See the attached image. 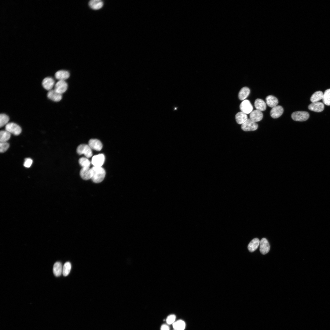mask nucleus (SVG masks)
I'll return each mask as SVG.
<instances>
[{
	"mask_svg": "<svg viewBox=\"0 0 330 330\" xmlns=\"http://www.w3.org/2000/svg\"><path fill=\"white\" fill-rule=\"evenodd\" d=\"M263 116L261 111L256 109L252 111L250 115V119L252 121L256 122L261 120Z\"/></svg>",
	"mask_w": 330,
	"mask_h": 330,
	"instance_id": "obj_16",
	"label": "nucleus"
},
{
	"mask_svg": "<svg viewBox=\"0 0 330 330\" xmlns=\"http://www.w3.org/2000/svg\"><path fill=\"white\" fill-rule=\"evenodd\" d=\"M11 134L6 130H2L0 132V142H7L10 139Z\"/></svg>",
	"mask_w": 330,
	"mask_h": 330,
	"instance_id": "obj_27",
	"label": "nucleus"
},
{
	"mask_svg": "<svg viewBox=\"0 0 330 330\" xmlns=\"http://www.w3.org/2000/svg\"><path fill=\"white\" fill-rule=\"evenodd\" d=\"M235 119L237 123L239 124H242L248 119L247 114L240 112L237 113L235 115Z\"/></svg>",
	"mask_w": 330,
	"mask_h": 330,
	"instance_id": "obj_18",
	"label": "nucleus"
},
{
	"mask_svg": "<svg viewBox=\"0 0 330 330\" xmlns=\"http://www.w3.org/2000/svg\"><path fill=\"white\" fill-rule=\"evenodd\" d=\"M9 146V143L7 142H0V152L1 153L5 152L8 149Z\"/></svg>",
	"mask_w": 330,
	"mask_h": 330,
	"instance_id": "obj_32",
	"label": "nucleus"
},
{
	"mask_svg": "<svg viewBox=\"0 0 330 330\" xmlns=\"http://www.w3.org/2000/svg\"><path fill=\"white\" fill-rule=\"evenodd\" d=\"M160 330H170V328L168 325L164 324L161 326Z\"/></svg>",
	"mask_w": 330,
	"mask_h": 330,
	"instance_id": "obj_35",
	"label": "nucleus"
},
{
	"mask_svg": "<svg viewBox=\"0 0 330 330\" xmlns=\"http://www.w3.org/2000/svg\"><path fill=\"white\" fill-rule=\"evenodd\" d=\"M323 95V93L321 91H317L311 96L310 98V101L312 103L317 102L322 99Z\"/></svg>",
	"mask_w": 330,
	"mask_h": 330,
	"instance_id": "obj_26",
	"label": "nucleus"
},
{
	"mask_svg": "<svg viewBox=\"0 0 330 330\" xmlns=\"http://www.w3.org/2000/svg\"><path fill=\"white\" fill-rule=\"evenodd\" d=\"M322 101L327 105H330V89L326 90L323 94Z\"/></svg>",
	"mask_w": 330,
	"mask_h": 330,
	"instance_id": "obj_28",
	"label": "nucleus"
},
{
	"mask_svg": "<svg viewBox=\"0 0 330 330\" xmlns=\"http://www.w3.org/2000/svg\"><path fill=\"white\" fill-rule=\"evenodd\" d=\"M33 162L32 160L30 158H27L25 159L24 163V166L27 168L30 167L31 165Z\"/></svg>",
	"mask_w": 330,
	"mask_h": 330,
	"instance_id": "obj_34",
	"label": "nucleus"
},
{
	"mask_svg": "<svg viewBox=\"0 0 330 330\" xmlns=\"http://www.w3.org/2000/svg\"><path fill=\"white\" fill-rule=\"evenodd\" d=\"M172 325L174 330H184L185 328L186 324L184 321L179 320L175 321L172 324Z\"/></svg>",
	"mask_w": 330,
	"mask_h": 330,
	"instance_id": "obj_25",
	"label": "nucleus"
},
{
	"mask_svg": "<svg viewBox=\"0 0 330 330\" xmlns=\"http://www.w3.org/2000/svg\"><path fill=\"white\" fill-rule=\"evenodd\" d=\"M80 174L81 177L84 180H88L91 179L93 175L91 168L89 167H82L80 170Z\"/></svg>",
	"mask_w": 330,
	"mask_h": 330,
	"instance_id": "obj_10",
	"label": "nucleus"
},
{
	"mask_svg": "<svg viewBox=\"0 0 330 330\" xmlns=\"http://www.w3.org/2000/svg\"><path fill=\"white\" fill-rule=\"evenodd\" d=\"M80 165L82 167H89L90 162L89 160L85 157H81L79 160Z\"/></svg>",
	"mask_w": 330,
	"mask_h": 330,
	"instance_id": "obj_31",
	"label": "nucleus"
},
{
	"mask_svg": "<svg viewBox=\"0 0 330 330\" xmlns=\"http://www.w3.org/2000/svg\"><path fill=\"white\" fill-rule=\"evenodd\" d=\"M266 100L267 105L272 108L277 106L278 103L277 99L272 95L267 96Z\"/></svg>",
	"mask_w": 330,
	"mask_h": 330,
	"instance_id": "obj_20",
	"label": "nucleus"
},
{
	"mask_svg": "<svg viewBox=\"0 0 330 330\" xmlns=\"http://www.w3.org/2000/svg\"><path fill=\"white\" fill-rule=\"evenodd\" d=\"M250 93V89L247 87H243L238 94V97L240 100H244L249 95Z\"/></svg>",
	"mask_w": 330,
	"mask_h": 330,
	"instance_id": "obj_24",
	"label": "nucleus"
},
{
	"mask_svg": "<svg viewBox=\"0 0 330 330\" xmlns=\"http://www.w3.org/2000/svg\"><path fill=\"white\" fill-rule=\"evenodd\" d=\"M254 105L256 109L261 111L266 110V105L265 101L261 99L258 98L255 100Z\"/></svg>",
	"mask_w": 330,
	"mask_h": 330,
	"instance_id": "obj_22",
	"label": "nucleus"
},
{
	"mask_svg": "<svg viewBox=\"0 0 330 330\" xmlns=\"http://www.w3.org/2000/svg\"><path fill=\"white\" fill-rule=\"evenodd\" d=\"M68 87V84L64 80H59L55 84L54 90L58 93L62 94L67 90Z\"/></svg>",
	"mask_w": 330,
	"mask_h": 330,
	"instance_id": "obj_7",
	"label": "nucleus"
},
{
	"mask_svg": "<svg viewBox=\"0 0 330 330\" xmlns=\"http://www.w3.org/2000/svg\"><path fill=\"white\" fill-rule=\"evenodd\" d=\"M240 108L241 112L246 114L250 113L253 109L251 104L248 100H244L242 101L240 105Z\"/></svg>",
	"mask_w": 330,
	"mask_h": 330,
	"instance_id": "obj_6",
	"label": "nucleus"
},
{
	"mask_svg": "<svg viewBox=\"0 0 330 330\" xmlns=\"http://www.w3.org/2000/svg\"><path fill=\"white\" fill-rule=\"evenodd\" d=\"M260 242L258 239L257 238L252 240L248 246L249 251L251 252H253L256 250L259 245Z\"/></svg>",
	"mask_w": 330,
	"mask_h": 330,
	"instance_id": "obj_21",
	"label": "nucleus"
},
{
	"mask_svg": "<svg viewBox=\"0 0 330 330\" xmlns=\"http://www.w3.org/2000/svg\"><path fill=\"white\" fill-rule=\"evenodd\" d=\"M93 175L91 178L94 183H99L104 180L105 175V171L101 167L94 166L91 168Z\"/></svg>",
	"mask_w": 330,
	"mask_h": 330,
	"instance_id": "obj_1",
	"label": "nucleus"
},
{
	"mask_svg": "<svg viewBox=\"0 0 330 330\" xmlns=\"http://www.w3.org/2000/svg\"><path fill=\"white\" fill-rule=\"evenodd\" d=\"M176 317L175 315L172 314L169 315L166 319L167 323L168 325L173 324L175 321Z\"/></svg>",
	"mask_w": 330,
	"mask_h": 330,
	"instance_id": "obj_33",
	"label": "nucleus"
},
{
	"mask_svg": "<svg viewBox=\"0 0 330 330\" xmlns=\"http://www.w3.org/2000/svg\"><path fill=\"white\" fill-rule=\"evenodd\" d=\"M89 5L92 9L97 10L102 7L103 2L100 0H91L89 1Z\"/></svg>",
	"mask_w": 330,
	"mask_h": 330,
	"instance_id": "obj_23",
	"label": "nucleus"
},
{
	"mask_svg": "<svg viewBox=\"0 0 330 330\" xmlns=\"http://www.w3.org/2000/svg\"><path fill=\"white\" fill-rule=\"evenodd\" d=\"M173 330H175L174 329Z\"/></svg>",
	"mask_w": 330,
	"mask_h": 330,
	"instance_id": "obj_36",
	"label": "nucleus"
},
{
	"mask_svg": "<svg viewBox=\"0 0 330 330\" xmlns=\"http://www.w3.org/2000/svg\"><path fill=\"white\" fill-rule=\"evenodd\" d=\"M71 268V263L67 262H65L63 268L62 274L64 276H67L69 273Z\"/></svg>",
	"mask_w": 330,
	"mask_h": 330,
	"instance_id": "obj_29",
	"label": "nucleus"
},
{
	"mask_svg": "<svg viewBox=\"0 0 330 330\" xmlns=\"http://www.w3.org/2000/svg\"><path fill=\"white\" fill-rule=\"evenodd\" d=\"M291 117L292 119L295 121H304L309 118V114L308 112L305 111H296L292 113Z\"/></svg>",
	"mask_w": 330,
	"mask_h": 330,
	"instance_id": "obj_3",
	"label": "nucleus"
},
{
	"mask_svg": "<svg viewBox=\"0 0 330 330\" xmlns=\"http://www.w3.org/2000/svg\"><path fill=\"white\" fill-rule=\"evenodd\" d=\"M105 160L104 155L101 154L94 156L92 159L91 163L94 166L101 167L104 164Z\"/></svg>",
	"mask_w": 330,
	"mask_h": 330,
	"instance_id": "obj_8",
	"label": "nucleus"
},
{
	"mask_svg": "<svg viewBox=\"0 0 330 330\" xmlns=\"http://www.w3.org/2000/svg\"><path fill=\"white\" fill-rule=\"evenodd\" d=\"M70 76L69 72L67 71L60 70L55 73V78L59 80H64L68 79Z\"/></svg>",
	"mask_w": 330,
	"mask_h": 330,
	"instance_id": "obj_17",
	"label": "nucleus"
},
{
	"mask_svg": "<svg viewBox=\"0 0 330 330\" xmlns=\"http://www.w3.org/2000/svg\"><path fill=\"white\" fill-rule=\"evenodd\" d=\"M258 127V124L250 119H248L245 123L242 124L241 126L242 129L246 131L256 130L257 129Z\"/></svg>",
	"mask_w": 330,
	"mask_h": 330,
	"instance_id": "obj_5",
	"label": "nucleus"
},
{
	"mask_svg": "<svg viewBox=\"0 0 330 330\" xmlns=\"http://www.w3.org/2000/svg\"><path fill=\"white\" fill-rule=\"evenodd\" d=\"M55 81L53 79L50 77H47L44 78L42 82L43 88L48 90H52L54 85Z\"/></svg>",
	"mask_w": 330,
	"mask_h": 330,
	"instance_id": "obj_11",
	"label": "nucleus"
},
{
	"mask_svg": "<svg viewBox=\"0 0 330 330\" xmlns=\"http://www.w3.org/2000/svg\"><path fill=\"white\" fill-rule=\"evenodd\" d=\"M9 117L5 114H1L0 115V126L1 127L6 126L8 123Z\"/></svg>",
	"mask_w": 330,
	"mask_h": 330,
	"instance_id": "obj_30",
	"label": "nucleus"
},
{
	"mask_svg": "<svg viewBox=\"0 0 330 330\" xmlns=\"http://www.w3.org/2000/svg\"><path fill=\"white\" fill-rule=\"evenodd\" d=\"M88 145L92 149L97 151H100L103 147L101 142L97 139H90L88 142Z\"/></svg>",
	"mask_w": 330,
	"mask_h": 330,
	"instance_id": "obj_13",
	"label": "nucleus"
},
{
	"mask_svg": "<svg viewBox=\"0 0 330 330\" xmlns=\"http://www.w3.org/2000/svg\"><path fill=\"white\" fill-rule=\"evenodd\" d=\"M283 112L284 109L281 106L277 105L272 108L270 112V116L273 118H277L281 116Z\"/></svg>",
	"mask_w": 330,
	"mask_h": 330,
	"instance_id": "obj_12",
	"label": "nucleus"
},
{
	"mask_svg": "<svg viewBox=\"0 0 330 330\" xmlns=\"http://www.w3.org/2000/svg\"><path fill=\"white\" fill-rule=\"evenodd\" d=\"M63 268L62 264L60 262H57L54 264L53 272L55 276H60L62 273Z\"/></svg>",
	"mask_w": 330,
	"mask_h": 330,
	"instance_id": "obj_19",
	"label": "nucleus"
},
{
	"mask_svg": "<svg viewBox=\"0 0 330 330\" xmlns=\"http://www.w3.org/2000/svg\"><path fill=\"white\" fill-rule=\"evenodd\" d=\"M260 251L261 253L265 255L270 251V245L268 240L265 238H262L260 242Z\"/></svg>",
	"mask_w": 330,
	"mask_h": 330,
	"instance_id": "obj_9",
	"label": "nucleus"
},
{
	"mask_svg": "<svg viewBox=\"0 0 330 330\" xmlns=\"http://www.w3.org/2000/svg\"><path fill=\"white\" fill-rule=\"evenodd\" d=\"M308 108L310 110L316 112H320L324 110V105L323 103L317 102L310 104L308 106Z\"/></svg>",
	"mask_w": 330,
	"mask_h": 330,
	"instance_id": "obj_14",
	"label": "nucleus"
},
{
	"mask_svg": "<svg viewBox=\"0 0 330 330\" xmlns=\"http://www.w3.org/2000/svg\"><path fill=\"white\" fill-rule=\"evenodd\" d=\"M47 96L49 99L55 102L60 101L62 98V94L58 93L54 90L49 91Z\"/></svg>",
	"mask_w": 330,
	"mask_h": 330,
	"instance_id": "obj_15",
	"label": "nucleus"
},
{
	"mask_svg": "<svg viewBox=\"0 0 330 330\" xmlns=\"http://www.w3.org/2000/svg\"><path fill=\"white\" fill-rule=\"evenodd\" d=\"M76 152L79 154H84L87 158L90 157L93 155L92 149L86 144L79 145L77 148Z\"/></svg>",
	"mask_w": 330,
	"mask_h": 330,
	"instance_id": "obj_2",
	"label": "nucleus"
},
{
	"mask_svg": "<svg viewBox=\"0 0 330 330\" xmlns=\"http://www.w3.org/2000/svg\"><path fill=\"white\" fill-rule=\"evenodd\" d=\"M5 130L15 135H18L21 133L20 127L17 124L13 122L8 123L5 126Z\"/></svg>",
	"mask_w": 330,
	"mask_h": 330,
	"instance_id": "obj_4",
	"label": "nucleus"
}]
</instances>
